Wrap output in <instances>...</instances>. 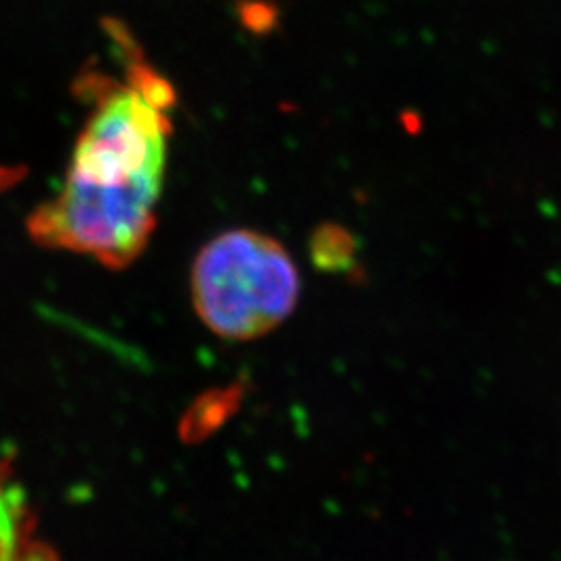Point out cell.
Here are the masks:
<instances>
[{
  "instance_id": "1",
  "label": "cell",
  "mask_w": 561,
  "mask_h": 561,
  "mask_svg": "<svg viewBox=\"0 0 561 561\" xmlns=\"http://www.w3.org/2000/svg\"><path fill=\"white\" fill-rule=\"evenodd\" d=\"M169 85L141 73L99 101L59 194L30 217L41 245L119 268L150 240L167 171Z\"/></svg>"
},
{
  "instance_id": "2",
  "label": "cell",
  "mask_w": 561,
  "mask_h": 561,
  "mask_svg": "<svg viewBox=\"0 0 561 561\" xmlns=\"http://www.w3.org/2000/svg\"><path fill=\"white\" fill-rule=\"evenodd\" d=\"M300 298V271L279 241L250 229L213 238L192 268L201 321L222 340L250 341L287 321Z\"/></svg>"
},
{
  "instance_id": "3",
  "label": "cell",
  "mask_w": 561,
  "mask_h": 561,
  "mask_svg": "<svg viewBox=\"0 0 561 561\" xmlns=\"http://www.w3.org/2000/svg\"><path fill=\"white\" fill-rule=\"evenodd\" d=\"M0 561H46L34 547L30 510L20 486L0 463Z\"/></svg>"
}]
</instances>
